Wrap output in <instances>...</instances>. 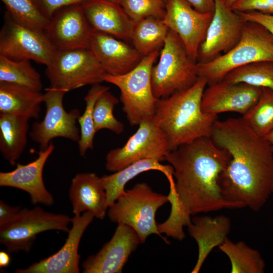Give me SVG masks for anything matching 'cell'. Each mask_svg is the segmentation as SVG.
Returning a JSON list of instances; mask_svg holds the SVG:
<instances>
[{
  "label": "cell",
  "mask_w": 273,
  "mask_h": 273,
  "mask_svg": "<svg viewBox=\"0 0 273 273\" xmlns=\"http://www.w3.org/2000/svg\"><path fill=\"white\" fill-rule=\"evenodd\" d=\"M169 31L163 19L147 18L134 23L131 40L133 47L144 57L162 49Z\"/></svg>",
  "instance_id": "obj_27"
},
{
  "label": "cell",
  "mask_w": 273,
  "mask_h": 273,
  "mask_svg": "<svg viewBox=\"0 0 273 273\" xmlns=\"http://www.w3.org/2000/svg\"><path fill=\"white\" fill-rule=\"evenodd\" d=\"M43 102L46 111L43 120L34 123L29 135L32 140L44 149L51 141L57 138H63L78 142L80 139V128L77 122L80 113L73 109L67 112L63 106L65 91L49 87L45 89Z\"/></svg>",
  "instance_id": "obj_12"
},
{
  "label": "cell",
  "mask_w": 273,
  "mask_h": 273,
  "mask_svg": "<svg viewBox=\"0 0 273 273\" xmlns=\"http://www.w3.org/2000/svg\"><path fill=\"white\" fill-rule=\"evenodd\" d=\"M237 13L246 22H252L259 24L267 29L273 35V15L256 11Z\"/></svg>",
  "instance_id": "obj_39"
},
{
  "label": "cell",
  "mask_w": 273,
  "mask_h": 273,
  "mask_svg": "<svg viewBox=\"0 0 273 273\" xmlns=\"http://www.w3.org/2000/svg\"><path fill=\"white\" fill-rule=\"evenodd\" d=\"M231 9L237 12L256 11L273 15V0H238Z\"/></svg>",
  "instance_id": "obj_37"
},
{
  "label": "cell",
  "mask_w": 273,
  "mask_h": 273,
  "mask_svg": "<svg viewBox=\"0 0 273 273\" xmlns=\"http://www.w3.org/2000/svg\"><path fill=\"white\" fill-rule=\"evenodd\" d=\"M114 3L120 4L121 0H110Z\"/></svg>",
  "instance_id": "obj_45"
},
{
  "label": "cell",
  "mask_w": 273,
  "mask_h": 273,
  "mask_svg": "<svg viewBox=\"0 0 273 273\" xmlns=\"http://www.w3.org/2000/svg\"><path fill=\"white\" fill-rule=\"evenodd\" d=\"M20 206H11L0 201V228L12 221L21 210Z\"/></svg>",
  "instance_id": "obj_40"
},
{
  "label": "cell",
  "mask_w": 273,
  "mask_h": 273,
  "mask_svg": "<svg viewBox=\"0 0 273 273\" xmlns=\"http://www.w3.org/2000/svg\"><path fill=\"white\" fill-rule=\"evenodd\" d=\"M231 229L230 218L221 215L215 217L196 216L188 226L189 235L196 241L198 255L192 273H198L212 250L228 238Z\"/></svg>",
  "instance_id": "obj_23"
},
{
  "label": "cell",
  "mask_w": 273,
  "mask_h": 273,
  "mask_svg": "<svg viewBox=\"0 0 273 273\" xmlns=\"http://www.w3.org/2000/svg\"><path fill=\"white\" fill-rule=\"evenodd\" d=\"M245 23L238 13L222 0H215L212 20L198 49L197 62L211 61L234 48L241 39Z\"/></svg>",
  "instance_id": "obj_13"
},
{
  "label": "cell",
  "mask_w": 273,
  "mask_h": 273,
  "mask_svg": "<svg viewBox=\"0 0 273 273\" xmlns=\"http://www.w3.org/2000/svg\"><path fill=\"white\" fill-rule=\"evenodd\" d=\"M55 150L52 143L37 152V157L26 164H17L13 170L0 172V186L17 188L27 192L33 204L50 206L54 203L43 179V170L49 157Z\"/></svg>",
  "instance_id": "obj_19"
},
{
  "label": "cell",
  "mask_w": 273,
  "mask_h": 273,
  "mask_svg": "<svg viewBox=\"0 0 273 273\" xmlns=\"http://www.w3.org/2000/svg\"><path fill=\"white\" fill-rule=\"evenodd\" d=\"M0 82L14 84L41 92L42 83L39 72L29 60L16 61L0 55Z\"/></svg>",
  "instance_id": "obj_29"
},
{
  "label": "cell",
  "mask_w": 273,
  "mask_h": 273,
  "mask_svg": "<svg viewBox=\"0 0 273 273\" xmlns=\"http://www.w3.org/2000/svg\"><path fill=\"white\" fill-rule=\"evenodd\" d=\"M237 1L238 0H222V1L227 7L231 8Z\"/></svg>",
  "instance_id": "obj_44"
},
{
  "label": "cell",
  "mask_w": 273,
  "mask_h": 273,
  "mask_svg": "<svg viewBox=\"0 0 273 273\" xmlns=\"http://www.w3.org/2000/svg\"><path fill=\"white\" fill-rule=\"evenodd\" d=\"M43 94L18 85L0 82V113L38 119Z\"/></svg>",
  "instance_id": "obj_24"
},
{
  "label": "cell",
  "mask_w": 273,
  "mask_h": 273,
  "mask_svg": "<svg viewBox=\"0 0 273 273\" xmlns=\"http://www.w3.org/2000/svg\"><path fill=\"white\" fill-rule=\"evenodd\" d=\"M57 51L44 31L21 25L5 13L0 32V55L16 61L32 60L47 67Z\"/></svg>",
  "instance_id": "obj_11"
},
{
  "label": "cell",
  "mask_w": 273,
  "mask_h": 273,
  "mask_svg": "<svg viewBox=\"0 0 273 273\" xmlns=\"http://www.w3.org/2000/svg\"><path fill=\"white\" fill-rule=\"evenodd\" d=\"M86 0H34L41 13L51 19L59 10L71 5L81 4Z\"/></svg>",
  "instance_id": "obj_38"
},
{
  "label": "cell",
  "mask_w": 273,
  "mask_h": 273,
  "mask_svg": "<svg viewBox=\"0 0 273 273\" xmlns=\"http://www.w3.org/2000/svg\"><path fill=\"white\" fill-rule=\"evenodd\" d=\"M157 159L147 158L134 162L110 175L101 177L106 191L108 207L125 192V185L130 180L144 172L158 170L162 172L167 178L173 175V169L171 165H163Z\"/></svg>",
  "instance_id": "obj_26"
},
{
  "label": "cell",
  "mask_w": 273,
  "mask_h": 273,
  "mask_svg": "<svg viewBox=\"0 0 273 273\" xmlns=\"http://www.w3.org/2000/svg\"><path fill=\"white\" fill-rule=\"evenodd\" d=\"M7 12L16 22L27 27L44 31L50 20L40 11L34 0H1Z\"/></svg>",
  "instance_id": "obj_33"
},
{
  "label": "cell",
  "mask_w": 273,
  "mask_h": 273,
  "mask_svg": "<svg viewBox=\"0 0 273 273\" xmlns=\"http://www.w3.org/2000/svg\"><path fill=\"white\" fill-rule=\"evenodd\" d=\"M264 61L273 62V35L260 24L246 22L238 43L211 61L197 62L198 74L210 85L223 80L237 68Z\"/></svg>",
  "instance_id": "obj_4"
},
{
  "label": "cell",
  "mask_w": 273,
  "mask_h": 273,
  "mask_svg": "<svg viewBox=\"0 0 273 273\" xmlns=\"http://www.w3.org/2000/svg\"><path fill=\"white\" fill-rule=\"evenodd\" d=\"M141 243L136 232L124 223L118 226L111 240L82 263L84 273H121L129 256Z\"/></svg>",
  "instance_id": "obj_17"
},
{
  "label": "cell",
  "mask_w": 273,
  "mask_h": 273,
  "mask_svg": "<svg viewBox=\"0 0 273 273\" xmlns=\"http://www.w3.org/2000/svg\"><path fill=\"white\" fill-rule=\"evenodd\" d=\"M261 89L245 83H233L222 80L205 89L202 109L206 113L215 115L227 112L244 115L257 102Z\"/></svg>",
  "instance_id": "obj_16"
},
{
  "label": "cell",
  "mask_w": 273,
  "mask_h": 273,
  "mask_svg": "<svg viewBox=\"0 0 273 273\" xmlns=\"http://www.w3.org/2000/svg\"><path fill=\"white\" fill-rule=\"evenodd\" d=\"M229 258L232 273H263L265 263L258 250L243 241L234 242L229 238L218 247Z\"/></svg>",
  "instance_id": "obj_28"
},
{
  "label": "cell",
  "mask_w": 273,
  "mask_h": 273,
  "mask_svg": "<svg viewBox=\"0 0 273 273\" xmlns=\"http://www.w3.org/2000/svg\"><path fill=\"white\" fill-rule=\"evenodd\" d=\"M110 87L100 83L92 85L84 98L86 106L78 122L80 126V139L77 142L78 151L81 156H84L89 149L94 148V139L97 133L94 122V109L96 102L100 96Z\"/></svg>",
  "instance_id": "obj_31"
},
{
  "label": "cell",
  "mask_w": 273,
  "mask_h": 273,
  "mask_svg": "<svg viewBox=\"0 0 273 273\" xmlns=\"http://www.w3.org/2000/svg\"><path fill=\"white\" fill-rule=\"evenodd\" d=\"M265 138L266 139V140L269 143L272 151L273 152V130H272L270 133H269L265 137Z\"/></svg>",
  "instance_id": "obj_43"
},
{
  "label": "cell",
  "mask_w": 273,
  "mask_h": 273,
  "mask_svg": "<svg viewBox=\"0 0 273 273\" xmlns=\"http://www.w3.org/2000/svg\"><path fill=\"white\" fill-rule=\"evenodd\" d=\"M95 217L90 211L74 215L72 226L62 247L56 253L31 264L25 269H18L17 273H78L80 255L78 248L81 237Z\"/></svg>",
  "instance_id": "obj_18"
},
{
  "label": "cell",
  "mask_w": 273,
  "mask_h": 273,
  "mask_svg": "<svg viewBox=\"0 0 273 273\" xmlns=\"http://www.w3.org/2000/svg\"><path fill=\"white\" fill-rule=\"evenodd\" d=\"M106 72L88 49L58 51L46 70L50 87L68 92L104 81Z\"/></svg>",
  "instance_id": "obj_8"
},
{
  "label": "cell",
  "mask_w": 273,
  "mask_h": 273,
  "mask_svg": "<svg viewBox=\"0 0 273 273\" xmlns=\"http://www.w3.org/2000/svg\"><path fill=\"white\" fill-rule=\"evenodd\" d=\"M152 86L157 99L194 85L199 78L197 62L188 54L178 35L169 29L160 58L152 70Z\"/></svg>",
  "instance_id": "obj_6"
},
{
  "label": "cell",
  "mask_w": 273,
  "mask_h": 273,
  "mask_svg": "<svg viewBox=\"0 0 273 273\" xmlns=\"http://www.w3.org/2000/svg\"><path fill=\"white\" fill-rule=\"evenodd\" d=\"M71 218L65 214L46 211L38 206L21 209L12 221L0 228V242L9 252H28L40 233L51 230L68 233Z\"/></svg>",
  "instance_id": "obj_9"
},
{
  "label": "cell",
  "mask_w": 273,
  "mask_h": 273,
  "mask_svg": "<svg viewBox=\"0 0 273 273\" xmlns=\"http://www.w3.org/2000/svg\"><path fill=\"white\" fill-rule=\"evenodd\" d=\"M88 49L106 73L112 75H122L130 71L143 57L133 47L124 40L95 30L92 33Z\"/></svg>",
  "instance_id": "obj_20"
},
{
  "label": "cell",
  "mask_w": 273,
  "mask_h": 273,
  "mask_svg": "<svg viewBox=\"0 0 273 273\" xmlns=\"http://www.w3.org/2000/svg\"><path fill=\"white\" fill-rule=\"evenodd\" d=\"M136 131L121 147L111 150L106 155L105 167L116 172L140 160L155 158L165 160L170 152L166 134L154 116L142 121Z\"/></svg>",
  "instance_id": "obj_10"
},
{
  "label": "cell",
  "mask_w": 273,
  "mask_h": 273,
  "mask_svg": "<svg viewBox=\"0 0 273 273\" xmlns=\"http://www.w3.org/2000/svg\"><path fill=\"white\" fill-rule=\"evenodd\" d=\"M10 261L11 258L8 253L1 251L0 252V267L2 268L7 267L10 264Z\"/></svg>",
  "instance_id": "obj_42"
},
{
  "label": "cell",
  "mask_w": 273,
  "mask_h": 273,
  "mask_svg": "<svg viewBox=\"0 0 273 273\" xmlns=\"http://www.w3.org/2000/svg\"><path fill=\"white\" fill-rule=\"evenodd\" d=\"M166 1V0H163ZM196 10L201 12L213 13L215 8V0H186Z\"/></svg>",
  "instance_id": "obj_41"
},
{
  "label": "cell",
  "mask_w": 273,
  "mask_h": 273,
  "mask_svg": "<svg viewBox=\"0 0 273 273\" xmlns=\"http://www.w3.org/2000/svg\"><path fill=\"white\" fill-rule=\"evenodd\" d=\"M69 197L74 215L88 211L97 218H104L108 208L107 196L101 178L96 173L76 174L72 179Z\"/></svg>",
  "instance_id": "obj_22"
},
{
  "label": "cell",
  "mask_w": 273,
  "mask_h": 273,
  "mask_svg": "<svg viewBox=\"0 0 273 273\" xmlns=\"http://www.w3.org/2000/svg\"><path fill=\"white\" fill-rule=\"evenodd\" d=\"M231 158L211 137L199 138L166 155L165 160L173 169L178 198L190 215L239 208L224 199L219 184Z\"/></svg>",
  "instance_id": "obj_2"
},
{
  "label": "cell",
  "mask_w": 273,
  "mask_h": 273,
  "mask_svg": "<svg viewBox=\"0 0 273 273\" xmlns=\"http://www.w3.org/2000/svg\"><path fill=\"white\" fill-rule=\"evenodd\" d=\"M120 4L134 23L149 17L163 19L165 14L163 0H121Z\"/></svg>",
  "instance_id": "obj_36"
},
{
  "label": "cell",
  "mask_w": 273,
  "mask_h": 273,
  "mask_svg": "<svg viewBox=\"0 0 273 273\" xmlns=\"http://www.w3.org/2000/svg\"><path fill=\"white\" fill-rule=\"evenodd\" d=\"M118 99L109 90L102 93L97 100L94 109V127L96 132L106 129L119 134L124 130V124L113 114Z\"/></svg>",
  "instance_id": "obj_35"
},
{
  "label": "cell",
  "mask_w": 273,
  "mask_h": 273,
  "mask_svg": "<svg viewBox=\"0 0 273 273\" xmlns=\"http://www.w3.org/2000/svg\"><path fill=\"white\" fill-rule=\"evenodd\" d=\"M81 6L93 30L124 41L131 40L134 23L120 4L110 0H86Z\"/></svg>",
  "instance_id": "obj_21"
},
{
  "label": "cell",
  "mask_w": 273,
  "mask_h": 273,
  "mask_svg": "<svg viewBox=\"0 0 273 273\" xmlns=\"http://www.w3.org/2000/svg\"><path fill=\"white\" fill-rule=\"evenodd\" d=\"M223 80L273 90V62L258 61L239 67L229 72Z\"/></svg>",
  "instance_id": "obj_30"
},
{
  "label": "cell",
  "mask_w": 273,
  "mask_h": 273,
  "mask_svg": "<svg viewBox=\"0 0 273 273\" xmlns=\"http://www.w3.org/2000/svg\"><path fill=\"white\" fill-rule=\"evenodd\" d=\"M29 120L19 115L0 113V151L12 166L26 146Z\"/></svg>",
  "instance_id": "obj_25"
},
{
  "label": "cell",
  "mask_w": 273,
  "mask_h": 273,
  "mask_svg": "<svg viewBox=\"0 0 273 273\" xmlns=\"http://www.w3.org/2000/svg\"><path fill=\"white\" fill-rule=\"evenodd\" d=\"M93 31L81 4L63 8L50 19L44 32L58 51L88 49Z\"/></svg>",
  "instance_id": "obj_15"
},
{
  "label": "cell",
  "mask_w": 273,
  "mask_h": 273,
  "mask_svg": "<svg viewBox=\"0 0 273 273\" xmlns=\"http://www.w3.org/2000/svg\"><path fill=\"white\" fill-rule=\"evenodd\" d=\"M156 51L143 57L130 71L119 75L106 73L104 81L117 86L120 92L122 110L131 126L139 125L143 121L153 117L158 100L153 92L152 70L158 56Z\"/></svg>",
  "instance_id": "obj_5"
},
{
  "label": "cell",
  "mask_w": 273,
  "mask_h": 273,
  "mask_svg": "<svg viewBox=\"0 0 273 273\" xmlns=\"http://www.w3.org/2000/svg\"><path fill=\"white\" fill-rule=\"evenodd\" d=\"M242 118L261 136L273 130V90L262 87L257 102Z\"/></svg>",
  "instance_id": "obj_32"
},
{
  "label": "cell",
  "mask_w": 273,
  "mask_h": 273,
  "mask_svg": "<svg viewBox=\"0 0 273 273\" xmlns=\"http://www.w3.org/2000/svg\"><path fill=\"white\" fill-rule=\"evenodd\" d=\"M170 191L167 196L168 202L171 204L170 216L164 222L157 224L160 234L181 241L185 237L184 226H188L191 222L190 215L187 212L176 194L174 179L169 181Z\"/></svg>",
  "instance_id": "obj_34"
},
{
  "label": "cell",
  "mask_w": 273,
  "mask_h": 273,
  "mask_svg": "<svg viewBox=\"0 0 273 273\" xmlns=\"http://www.w3.org/2000/svg\"><path fill=\"white\" fill-rule=\"evenodd\" d=\"M211 138L231 158L219 181L222 195L239 208L259 211L273 195V152L241 118L216 120Z\"/></svg>",
  "instance_id": "obj_1"
},
{
  "label": "cell",
  "mask_w": 273,
  "mask_h": 273,
  "mask_svg": "<svg viewBox=\"0 0 273 273\" xmlns=\"http://www.w3.org/2000/svg\"><path fill=\"white\" fill-rule=\"evenodd\" d=\"M207 84L199 77L190 87L157 100L154 118L167 136L170 151L199 138L211 137L217 115L202 109Z\"/></svg>",
  "instance_id": "obj_3"
},
{
  "label": "cell",
  "mask_w": 273,
  "mask_h": 273,
  "mask_svg": "<svg viewBox=\"0 0 273 273\" xmlns=\"http://www.w3.org/2000/svg\"><path fill=\"white\" fill-rule=\"evenodd\" d=\"M213 14L197 11L186 0H166L163 20L178 35L189 55L197 61L199 48L205 38Z\"/></svg>",
  "instance_id": "obj_14"
},
{
  "label": "cell",
  "mask_w": 273,
  "mask_h": 273,
  "mask_svg": "<svg viewBox=\"0 0 273 273\" xmlns=\"http://www.w3.org/2000/svg\"><path fill=\"white\" fill-rule=\"evenodd\" d=\"M168 201L167 196L155 192L147 183H138L125 191L108 207V215L111 221L132 228L141 243H145L152 234L160 236L168 243L159 233L155 221L157 210Z\"/></svg>",
  "instance_id": "obj_7"
}]
</instances>
